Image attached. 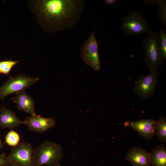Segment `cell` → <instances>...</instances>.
I'll return each instance as SVG.
<instances>
[{"instance_id":"6da1fadb","label":"cell","mask_w":166,"mask_h":166,"mask_svg":"<svg viewBox=\"0 0 166 166\" xmlns=\"http://www.w3.org/2000/svg\"><path fill=\"white\" fill-rule=\"evenodd\" d=\"M30 9L48 33L72 28L78 22L85 7L83 0H29Z\"/></svg>"},{"instance_id":"7a4b0ae2","label":"cell","mask_w":166,"mask_h":166,"mask_svg":"<svg viewBox=\"0 0 166 166\" xmlns=\"http://www.w3.org/2000/svg\"><path fill=\"white\" fill-rule=\"evenodd\" d=\"M63 157L61 145L56 142L46 140L34 148L33 156V166H56Z\"/></svg>"},{"instance_id":"3957f363","label":"cell","mask_w":166,"mask_h":166,"mask_svg":"<svg viewBox=\"0 0 166 166\" xmlns=\"http://www.w3.org/2000/svg\"><path fill=\"white\" fill-rule=\"evenodd\" d=\"M142 46L147 68L157 70L165 60L161 49L159 33L151 31L143 41Z\"/></svg>"},{"instance_id":"277c9868","label":"cell","mask_w":166,"mask_h":166,"mask_svg":"<svg viewBox=\"0 0 166 166\" xmlns=\"http://www.w3.org/2000/svg\"><path fill=\"white\" fill-rule=\"evenodd\" d=\"M121 28L123 31L129 36L148 33L151 31L145 16L136 10L130 11L122 18Z\"/></svg>"},{"instance_id":"5b68a950","label":"cell","mask_w":166,"mask_h":166,"mask_svg":"<svg viewBox=\"0 0 166 166\" xmlns=\"http://www.w3.org/2000/svg\"><path fill=\"white\" fill-rule=\"evenodd\" d=\"M39 79V77H32L22 73L14 77H10L6 82L0 87V100L3 101L10 94H17L25 91Z\"/></svg>"},{"instance_id":"8992f818","label":"cell","mask_w":166,"mask_h":166,"mask_svg":"<svg viewBox=\"0 0 166 166\" xmlns=\"http://www.w3.org/2000/svg\"><path fill=\"white\" fill-rule=\"evenodd\" d=\"M98 45L94 30L84 43L81 50V57L85 64L96 71H99L101 68Z\"/></svg>"},{"instance_id":"52a82bcc","label":"cell","mask_w":166,"mask_h":166,"mask_svg":"<svg viewBox=\"0 0 166 166\" xmlns=\"http://www.w3.org/2000/svg\"><path fill=\"white\" fill-rule=\"evenodd\" d=\"M34 149L30 143H19L12 147L8 157L11 163L18 165L33 166V156Z\"/></svg>"},{"instance_id":"ba28073f","label":"cell","mask_w":166,"mask_h":166,"mask_svg":"<svg viewBox=\"0 0 166 166\" xmlns=\"http://www.w3.org/2000/svg\"><path fill=\"white\" fill-rule=\"evenodd\" d=\"M150 70L148 75H142L138 78L133 89L135 93L143 99L153 96L157 82L159 72L154 69Z\"/></svg>"},{"instance_id":"9c48e42d","label":"cell","mask_w":166,"mask_h":166,"mask_svg":"<svg viewBox=\"0 0 166 166\" xmlns=\"http://www.w3.org/2000/svg\"><path fill=\"white\" fill-rule=\"evenodd\" d=\"M29 130L38 133H44L56 124L55 119L45 117L37 114L28 116L24 121Z\"/></svg>"},{"instance_id":"30bf717a","label":"cell","mask_w":166,"mask_h":166,"mask_svg":"<svg viewBox=\"0 0 166 166\" xmlns=\"http://www.w3.org/2000/svg\"><path fill=\"white\" fill-rule=\"evenodd\" d=\"M153 119L140 120L136 121H128L124 123L138 132L140 136L150 139L155 135V126L156 123Z\"/></svg>"},{"instance_id":"8fae6325","label":"cell","mask_w":166,"mask_h":166,"mask_svg":"<svg viewBox=\"0 0 166 166\" xmlns=\"http://www.w3.org/2000/svg\"><path fill=\"white\" fill-rule=\"evenodd\" d=\"M133 166H150V153L141 147L131 148L126 156Z\"/></svg>"},{"instance_id":"7c38bea8","label":"cell","mask_w":166,"mask_h":166,"mask_svg":"<svg viewBox=\"0 0 166 166\" xmlns=\"http://www.w3.org/2000/svg\"><path fill=\"white\" fill-rule=\"evenodd\" d=\"M10 99L17 105L19 110L28 113L31 115L36 114L35 111V101L25 91L15 94V96Z\"/></svg>"},{"instance_id":"4fadbf2b","label":"cell","mask_w":166,"mask_h":166,"mask_svg":"<svg viewBox=\"0 0 166 166\" xmlns=\"http://www.w3.org/2000/svg\"><path fill=\"white\" fill-rule=\"evenodd\" d=\"M21 124H24V121L20 120L12 111L3 105L0 113V129L13 130Z\"/></svg>"},{"instance_id":"5bb4252c","label":"cell","mask_w":166,"mask_h":166,"mask_svg":"<svg viewBox=\"0 0 166 166\" xmlns=\"http://www.w3.org/2000/svg\"><path fill=\"white\" fill-rule=\"evenodd\" d=\"M151 166H166V148L162 144L156 146L150 153Z\"/></svg>"},{"instance_id":"9a60e30c","label":"cell","mask_w":166,"mask_h":166,"mask_svg":"<svg viewBox=\"0 0 166 166\" xmlns=\"http://www.w3.org/2000/svg\"><path fill=\"white\" fill-rule=\"evenodd\" d=\"M155 135L161 142H166V120L163 117L156 121L155 126Z\"/></svg>"},{"instance_id":"2e32d148","label":"cell","mask_w":166,"mask_h":166,"mask_svg":"<svg viewBox=\"0 0 166 166\" xmlns=\"http://www.w3.org/2000/svg\"><path fill=\"white\" fill-rule=\"evenodd\" d=\"M19 134L14 130H10L5 137V142L8 145L13 147L17 145L20 141Z\"/></svg>"},{"instance_id":"e0dca14e","label":"cell","mask_w":166,"mask_h":166,"mask_svg":"<svg viewBox=\"0 0 166 166\" xmlns=\"http://www.w3.org/2000/svg\"><path fill=\"white\" fill-rule=\"evenodd\" d=\"M18 63V61L12 60L0 61V73H9L12 68Z\"/></svg>"},{"instance_id":"ac0fdd59","label":"cell","mask_w":166,"mask_h":166,"mask_svg":"<svg viewBox=\"0 0 166 166\" xmlns=\"http://www.w3.org/2000/svg\"><path fill=\"white\" fill-rule=\"evenodd\" d=\"M159 7L157 13L158 19L161 23L164 26H166V1L162 0L159 5Z\"/></svg>"},{"instance_id":"d6986e66","label":"cell","mask_w":166,"mask_h":166,"mask_svg":"<svg viewBox=\"0 0 166 166\" xmlns=\"http://www.w3.org/2000/svg\"><path fill=\"white\" fill-rule=\"evenodd\" d=\"M161 50L165 59H166V31L164 29H160L159 33Z\"/></svg>"},{"instance_id":"ffe728a7","label":"cell","mask_w":166,"mask_h":166,"mask_svg":"<svg viewBox=\"0 0 166 166\" xmlns=\"http://www.w3.org/2000/svg\"><path fill=\"white\" fill-rule=\"evenodd\" d=\"M11 163L4 152L0 154V166H9Z\"/></svg>"},{"instance_id":"44dd1931","label":"cell","mask_w":166,"mask_h":166,"mask_svg":"<svg viewBox=\"0 0 166 166\" xmlns=\"http://www.w3.org/2000/svg\"><path fill=\"white\" fill-rule=\"evenodd\" d=\"M118 2V0H105L104 1L105 4L109 6H111L116 4Z\"/></svg>"},{"instance_id":"7402d4cb","label":"cell","mask_w":166,"mask_h":166,"mask_svg":"<svg viewBox=\"0 0 166 166\" xmlns=\"http://www.w3.org/2000/svg\"><path fill=\"white\" fill-rule=\"evenodd\" d=\"M4 147V145L3 143L1 141L0 138V149L3 148Z\"/></svg>"},{"instance_id":"603a6c76","label":"cell","mask_w":166,"mask_h":166,"mask_svg":"<svg viewBox=\"0 0 166 166\" xmlns=\"http://www.w3.org/2000/svg\"><path fill=\"white\" fill-rule=\"evenodd\" d=\"M9 166H20L18 165L15 164L11 162V163L9 165Z\"/></svg>"},{"instance_id":"cb8c5ba5","label":"cell","mask_w":166,"mask_h":166,"mask_svg":"<svg viewBox=\"0 0 166 166\" xmlns=\"http://www.w3.org/2000/svg\"><path fill=\"white\" fill-rule=\"evenodd\" d=\"M1 109H2L1 107V105L0 104V113Z\"/></svg>"},{"instance_id":"d4e9b609","label":"cell","mask_w":166,"mask_h":166,"mask_svg":"<svg viewBox=\"0 0 166 166\" xmlns=\"http://www.w3.org/2000/svg\"><path fill=\"white\" fill-rule=\"evenodd\" d=\"M56 166H62L60 165L59 164Z\"/></svg>"}]
</instances>
